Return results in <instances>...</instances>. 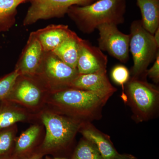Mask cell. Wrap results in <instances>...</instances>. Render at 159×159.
<instances>
[{
  "label": "cell",
  "mask_w": 159,
  "mask_h": 159,
  "mask_svg": "<svg viewBox=\"0 0 159 159\" xmlns=\"http://www.w3.org/2000/svg\"><path fill=\"white\" fill-rule=\"evenodd\" d=\"M79 131L84 139L96 146L103 159H112L119 154L107 137L94 127L86 125L83 122Z\"/></svg>",
  "instance_id": "2e32d148"
},
{
  "label": "cell",
  "mask_w": 159,
  "mask_h": 159,
  "mask_svg": "<svg viewBox=\"0 0 159 159\" xmlns=\"http://www.w3.org/2000/svg\"><path fill=\"white\" fill-rule=\"evenodd\" d=\"M127 92L133 105L143 115L150 113L156 104L158 91L138 77H133L129 80Z\"/></svg>",
  "instance_id": "30bf717a"
},
{
  "label": "cell",
  "mask_w": 159,
  "mask_h": 159,
  "mask_svg": "<svg viewBox=\"0 0 159 159\" xmlns=\"http://www.w3.org/2000/svg\"><path fill=\"white\" fill-rule=\"evenodd\" d=\"M48 93L35 77L20 75L5 99L37 114L45 107L46 97Z\"/></svg>",
  "instance_id": "8992f818"
},
{
  "label": "cell",
  "mask_w": 159,
  "mask_h": 159,
  "mask_svg": "<svg viewBox=\"0 0 159 159\" xmlns=\"http://www.w3.org/2000/svg\"><path fill=\"white\" fill-rule=\"evenodd\" d=\"M111 76L113 80L123 89L124 84L129 80V72L125 66L118 65L112 70Z\"/></svg>",
  "instance_id": "603a6c76"
},
{
  "label": "cell",
  "mask_w": 159,
  "mask_h": 159,
  "mask_svg": "<svg viewBox=\"0 0 159 159\" xmlns=\"http://www.w3.org/2000/svg\"><path fill=\"white\" fill-rule=\"evenodd\" d=\"M112 159H137L133 156L127 154H119L118 155Z\"/></svg>",
  "instance_id": "484cf974"
},
{
  "label": "cell",
  "mask_w": 159,
  "mask_h": 159,
  "mask_svg": "<svg viewBox=\"0 0 159 159\" xmlns=\"http://www.w3.org/2000/svg\"><path fill=\"white\" fill-rule=\"evenodd\" d=\"M79 75L77 69L66 64L52 52H45L38 70L32 76L50 92L70 89Z\"/></svg>",
  "instance_id": "5b68a950"
},
{
  "label": "cell",
  "mask_w": 159,
  "mask_h": 159,
  "mask_svg": "<svg viewBox=\"0 0 159 159\" xmlns=\"http://www.w3.org/2000/svg\"><path fill=\"white\" fill-rule=\"evenodd\" d=\"M45 129L39 151L52 152L65 148L75 138L83 122L45 107L36 114Z\"/></svg>",
  "instance_id": "3957f363"
},
{
  "label": "cell",
  "mask_w": 159,
  "mask_h": 159,
  "mask_svg": "<svg viewBox=\"0 0 159 159\" xmlns=\"http://www.w3.org/2000/svg\"><path fill=\"white\" fill-rule=\"evenodd\" d=\"M129 48L133 59L132 73L134 77L146 74L151 63L155 61L159 53V48L153 34L146 31L141 20H134L130 27Z\"/></svg>",
  "instance_id": "277c9868"
},
{
  "label": "cell",
  "mask_w": 159,
  "mask_h": 159,
  "mask_svg": "<svg viewBox=\"0 0 159 159\" xmlns=\"http://www.w3.org/2000/svg\"><path fill=\"white\" fill-rule=\"evenodd\" d=\"M43 155V153L38 151L20 159H42Z\"/></svg>",
  "instance_id": "d4e9b609"
},
{
  "label": "cell",
  "mask_w": 159,
  "mask_h": 159,
  "mask_svg": "<svg viewBox=\"0 0 159 159\" xmlns=\"http://www.w3.org/2000/svg\"><path fill=\"white\" fill-rule=\"evenodd\" d=\"M126 10L125 0H97L87 6H72L67 15L80 31L89 34L101 25L123 24Z\"/></svg>",
  "instance_id": "7a4b0ae2"
},
{
  "label": "cell",
  "mask_w": 159,
  "mask_h": 159,
  "mask_svg": "<svg viewBox=\"0 0 159 159\" xmlns=\"http://www.w3.org/2000/svg\"><path fill=\"white\" fill-rule=\"evenodd\" d=\"M153 37L157 45L159 46V28H158L154 33Z\"/></svg>",
  "instance_id": "4316f807"
},
{
  "label": "cell",
  "mask_w": 159,
  "mask_h": 159,
  "mask_svg": "<svg viewBox=\"0 0 159 159\" xmlns=\"http://www.w3.org/2000/svg\"><path fill=\"white\" fill-rule=\"evenodd\" d=\"M35 122L16 137L12 154L18 159L30 154V152L43 135V125L40 122Z\"/></svg>",
  "instance_id": "9a60e30c"
},
{
  "label": "cell",
  "mask_w": 159,
  "mask_h": 159,
  "mask_svg": "<svg viewBox=\"0 0 159 159\" xmlns=\"http://www.w3.org/2000/svg\"><path fill=\"white\" fill-rule=\"evenodd\" d=\"M71 159H103L93 144L86 139L81 140Z\"/></svg>",
  "instance_id": "44dd1931"
},
{
  "label": "cell",
  "mask_w": 159,
  "mask_h": 159,
  "mask_svg": "<svg viewBox=\"0 0 159 159\" xmlns=\"http://www.w3.org/2000/svg\"><path fill=\"white\" fill-rule=\"evenodd\" d=\"M20 75L18 71L14 70L0 78V100L5 99L8 97Z\"/></svg>",
  "instance_id": "7402d4cb"
},
{
  "label": "cell",
  "mask_w": 159,
  "mask_h": 159,
  "mask_svg": "<svg viewBox=\"0 0 159 159\" xmlns=\"http://www.w3.org/2000/svg\"><path fill=\"white\" fill-rule=\"evenodd\" d=\"M44 52L34 32L30 33L15 70L20 75L32 77L38 70Z\"/></svg>",
  "instance_id": "8fae6325"
},
{
  "label": "cell",
  "mask_w": 159,
  "mask_h": 159,
  "mask_svg": "<svg viewBox=\"0 0 159 159\" xmlns=\"http://www.w3.org/2000/svg\"><path fill=\"white\" fill-rule=\"evenodd\" d=\"M146 75L153 80L155 82L157 83L159 80V53L155 60L153 66L148 70L146 71Z\"/></svg>",
  "instance_id": "cb8c5ba5"
},
{
  "label": "cell",
  "mask_w": 159,
  "mask_h": 159,
  "mask_svg": "<svg viewBox=\"0 0 159 159\" xmlns=\"http://www.w3.org/2000/svg\"><path fill=\"white\" fill-rule=\"evenodd\" d=\"M107 56L90 42L80 38L77 69L79 74H87L107 70Z\"/></svg>",
  "instance_id": "9c48e42d"
},
{
  "label": "cell",
  "mask_w": 159,
  "mask_h": 159,
  "mask_svg": "<svg viewBox=\"0 0 159 159\" xmlns=\"http://www.w3.org/2000/svg\"><path fill=\"white\" fill-rule=\"evenodd\" d=\"M97 0H30L29 7L24 20V26L31 25L39 20L60 18L67 14L73 6H84Z\"/></svg>",
  "instance_id": "52a82bcc"
},
{
  "label": "cell",
  "mask_w": 159,
  "mask_h": 159,
  "mask_svg": "<svg viewBox=\"0 0 159 159\" xmlns=\"http://www.w3.org/2000/svg\"><path fill=\"white\" fill-rule=\"evenodd\" d=\"M70 89L90 91L109 97L116 90L109 80L107 70L79 74L71 84Z\"/></svg>",
  "instance_id": "7c38bea8"
},
{
  "label": "cell",
  "mask_w": 159,
  "mask_h": 159,
  "mask_svg": "<svg viewBox=\"0 0 159 159\" xmlns=\"http://www.w3.org/2000/svg\"><path fill=\"white\" fill-rule=\"evenodd\" d=\"M109 97L90 91L66 89L48 93L45 107L82 122L97 113Z\"/></svg>",
  "instance_id": "6da1fadb"
},
{
  "label": "cell",
  "mask_w": 159,
  "mask_h": 159,
  "mask_svg": "<svg viewBox=\"0 0 159 159\" xmlns=\"http://www.w3.org/2000/svg\"><path fill=\"white\" fill-rule=\"evenodd\" d=\"M144 29L154 34L159 28V0H136Z\"/></svg>",
  "instance_id": "e0dca14e"
},
{
  "label": "cell",
  "mask_w": 159,
  "mask_h": 159,
  "mask_svg": "<svg viewBox=\"0 0 159 159\" xmlns=\"http://www.w3.org/2000/svg\"><path fill=\"white\" fill-rule=\"evenodd\" d=\"M33 32L45 52H52L75 32L63 25H50Z\"/></svg>",
  "instance_id": "5bb4252c"
},
{
  "label": "cell",
  "mask_w": 159,
  "mask_h": 159,
  "mask_svg": "<svg viewBox=\"0 0 159 159\" xmlns=\"http://www.w3.org/2000/svg\"><path fill=\"white\" fill-rule=\"evenodd\" d=\"M36 114L9 100H0V131L18 122L36 121Z\"/></svg>",
  "instance_id": "4fadbf2b"
},
{
  "label": "cell",
  "mask_w": 159,
  "mask_h": 159,
  "mask_svg": "<svg viewBox=\"0 0 159 159\" xmlns=\"http://www.w3.org/2000/svg\"><path fill=\"white\" fill-rule=\"evenodd\" d=\"M114 24H104L97 27L99 33V48L111 56L126 63L129 58V34L122 33Z\"/></svg>",
  "instance_id": "ba28073f"
},
{
  "label": "cell",
  "mask_w": 159,
  "mask_h": 159,
  "mask_svg": "<svg viewBox=\"0 0 159 159\" xmlns=\"http://www.w3.org/2000/svg\"><path fill=\"white\" fill-rule=\"evenodd\" d=\"M0 159H18L13 154L10 155L6 156H4L1 157Z\"/></svg>",
  "instance_id": "83f0119b"
},
{
  "label": "cell",
  "mask_w": 159,
  "mask_h": 159,
  "mask_svg": "<svg viewBox=\"0 0 159 159\" xmlns=\"http://www.w3.org/2000/svg\"><path fill=\"white\" fill-rule=\"evenodd\" d=\"M17 130L15 124L0 131V157L13 154Z\"/></svg>",
  "instance_id": "ffe728a7"
},
{
  "label": "cell",
  "mask_w": 159,
  "mask_h": 159,
  "mask_svg": "<svg viewBox=\"0 0 159 159\" xmlns=\"http://www.w3.org/2000/svg\"><path fill=\"white\" fill-rule=\"evenodd\" d=\"M29 1H30V0H29Z\"/></svg>",
  "instance_id": "f546056e"
},
{
  "label": "cell",
  "mask_w": 159,
  "mask_h": 159,
  "mask_svg": "<svg viewBox=\"0 0 159 159\" xmlns=\"http://www.w3.org/2000/svg\"><path fill=\"white\" fill-rule=\"evenodd\" d=\"M47 159H49L47 158ZM61 159V158H55V159Z\"/></svg>",
  "instance_id": "f1b7e54d"
},
{
  "label": "cell",
  "mask_w": 159,
  "mask_h": 159,
  "mask_svg": "<svg viewBox=\"0 0 159 159\" xmlns=\"http://www.w3.org/2000/svg\"><path fill=\"white\" fill-rule=\"evenodd\" d=\"M29 0H0V32L9 31L15 24L17 8Z\"/></svg>",
  "instance_id": "d6986e66"
},
{
  "label": "cell",
  "mask_w": 159,
  "mask_h": 159,
  "mask_svg": "<svg viewBox=\"0 0 159 159\" xmlns=\"http://www.w3.org/2000/svg\"><path fill=\"white\" fill-rule=\"evenodd\" d=\"M80 38L74 32L51 52L66 64L73 68L77 69Z\"/></svg>",
  "instance_id": "ac0fdd59"
}]
</instances>
